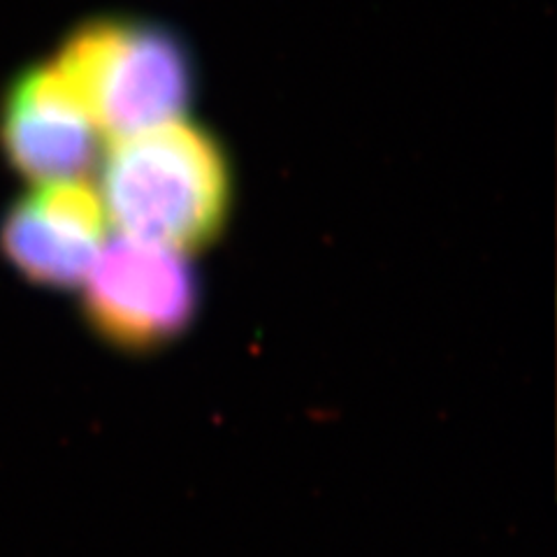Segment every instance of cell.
I'll list each match as a JSON object with an SVG mask.
<instances>
[{"mask_svg":"<svg viewBox=\"0 0 557 557\" xmlns=\"http://www.w3.org/2000/svg\"><path fill=\"white\" fill-rule=\"evenodd\" d=\"M98 194L121 235L188 253L221 235L233 177L216 137L174 119L116 137Z\"/></svg>","mask_w":557,"mask_h":557,"instance_id":"obj_1","label":"cell"},{"mask_svg":"<svg viewBox=\"0 0 557 557\" xmlns=\"http://www.w3.org/2000/svg\"><path fill=\"white\" fill-rule=\"evenodd\" d=\"M98 133L114 139L182 119L196 91L194 59L168 26L94 20L51 61Z\"/></svg>","mask_w":557,"mask_h":557,"instance_id":"obj_2","label":"cell"},{"mask_svg":"<svg viewBox=\"0 0 557 557\" xmlns=\"http://www.w3.org/2000/svg\"><path fill=\"white\" fill-rule=\"evenodd\" d=\"M186 253L121 235L102 244L84 278V313L100 337L147 351L196 319L200 290Z\"/></svg>","mask_w":557,"mask_h":557,"instance_id":"obj_3","label":"cell"},{"mask_svg":"<svg viewBox=\"0 0 557 557\" xmlns=\"http://www.w3.org/2000/svg\"><path fill=\"white\" fill-rule=\"evenodd\" d=\"M0 149L38 184L84 180L98 159V128L51 63L16 77L0 102Z\"/></svg>","mask_w":557,"mask_h":557,"instance_id":"obj_4","label":"cell"},{"mask_svg":"<svg viewBox=\"0 0 557 557\" xmlns=\"http://www.w3.org/2000/svg\"><path fill=\"white\" fill-rule=\"evenodd\" d=\"M108 214L84 180L40 184L16 202L0 225V249L33 284H82L104 244Z\"/></svg>","mask_w":557,"mask_h":557,"instance_id":"obj_5","label":"cell"}]
</instances>
